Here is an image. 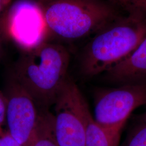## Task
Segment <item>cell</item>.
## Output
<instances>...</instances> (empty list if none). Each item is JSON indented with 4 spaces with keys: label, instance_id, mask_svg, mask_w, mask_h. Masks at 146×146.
I'll return each instance as SVG.
<instances>
[{
    "label": "cell",
    "instance_id": "cell-1",
    "mask_svg": "<svg viewBox=\"0 0 146 146\" xmlns=\"http://www.w3.org/2000/svg\"><path fill=\"white\" fill-rule=\"evenodd\" d=\"M37 6L47 33L64 41L94 35L123 16L108 0H38Z\"/></svg>",
    "mask_w": 146,
    "mask_h": 146
},
{
    "label": "cell",
    "instance_id": "cell-2",
    "mask_svg": "<svg viewBox=\"0 0 146 146\" xmlns=\"http://www.w3.org/2000/svg\"><path fill=\"white\" fill-rule=\"evenodd\" d=\"M70 54L57 42L43 40L25 49L14 64L11 75L36 104H53L67 80Z\"/></svg>",
    "mask_w": 146,
    "mask_h": 146
},
{
    "label": "cell",
    "instance_id": "cell-3",
    "mask_svg": "<svg viewBox=\"0 0 146 146\" xmlns=\"http://www.w3.org/2000/svg\"><path fill=\"white\" fill-rule=\"evenodd\" d=\"M146 36V14L122 16L93 35L80 58L82 74L93 77L127 58Z\"/></svg>",
    "mask_w": 146,
    "mask_h": 146
},
{
    "label": "cell",
    "instance_id": "cell-4",
    "mask_svg": "<svg viewBox=\"0 0 146 146\" xmlns=\"http://www.w3.org/2000/svg\"><path fill=\"white\" fill-rule=\"evenodd\" d=\"M86 104L77 85L67 78L54 101L52 114V135L58 146H86L82 117Z\"/></svg>",
    "mask_w": 146,
    "mask_h": 146
},
{
    "label": "cell",
    "instance_id": "cell-5",
    "mask_svg": "<svg viewBox=\"0 0 146 146\" xmlns=\"http://www.w3.org/2000/svg\"><path fill=\"white\" fill-rule=\"evenodd\" d=\"M146 104V81L126 84L100 91L96 96L94 120L110 132L121 135L127 120L136 108Z\"/></svg>",
    "mask_w": 146,
    "mask_h": 146
},
{
    "label": "cell",
    "instance_id": "cell-6",
    "mask_svg": "<svg viewBox=\"0 0 146 146\" xmlns=\"http://www.w3.org/2000/svg\"><path fill=\"white\" fill-rule=\"evenodd\" d=\"M3 93L7 100V131L21 145L29 146L40 115L37 110L36 103L11 74Z\"/></svg>",
    "mask_w": 146,
    "mask_h": 146
},
{
    "label": "cell",
    "instance_id": "cell-7",
    "mask_svg": "<svg viewBox=\"0 0 146 146\" xmlns=\"http://www.w3.org/2000/svg\"><path fill=\"white\" fill-rule=\"evenodd\" d=\"M105 73L110 81L121 85L146 81V36L131 55Z\"/></svg>",
    "mask_w": 146,
    "mask_h": 146
},
{
    "label": "cell",
    "instance_id": "cell-8",
    "mask_svg": "<svg viewBox=\"0 0 146 146\" xmlns=\"http://www.w3.org/2000/svg\"><path fill=\"white\" fill-rule=\"evenodd\" d=\"M82 117L86 129V146H119L121 135L114 134L99 125L94 120L87 104L84 106Z\"/></svg>",
    "mask_w": 146,
    "mask_h": 146
},
{
    "label": "cell",
    "instance_id": "cell-9",
    "mask_svg": "<svg viewBox=\"0 0 146 146\" xmlns=\"http://www.w3.org/2000/svg\"><path fill=\"white\" fill-rule=\"evenodd\" d=\"M29 146H58L52 135V114H40L36 129Z\"/></svg>",
    "mask_w": 146,
    "mask_h": 146
},
{
    "label": "cell",
    "instance_id": "cell-10",
    "mask_svg": "<svg viewBox=\"0 0 146 146\" xmlns=\"http://www.w3.org/2000/svg\"><path fill=\"white\" fill-rule=\"evenodd\" d=\"M122 146H146V124L141 123L136 127Z\"/></svg>",
    "mask_w": 146,
    "mask_h": 146
},
{
    "label": "cell",
    "instance_id": "cell-11",
    "mask_svg": "<svg viewBox=\"0 0 146 146\" xmlns=\"http://www.w3.org/2000/svg\"><path fill=\"white\" fill-rule=\"evenodd\" d=\"M0 146H25L21 145L8 131L0 130Z\"/></svg>",
    "mask_w": 146,
    "mask_h": 146
},
{
    "label": "cell",
    "instance_id": "cell-12",
    "mask_svg": "<svg viewBox=\"0 0 146 146\" xmlns=\"http://www.w3.org/2000/svg\"><path fill=\"white\" fill-rule=\"evenodd\" d=\"M12 0H0V25H3L4 20L11 7Z\"/></svg>",
    "mask_w": 146,
    "mask_h": 146
},
{
    "label": "cell",
    "instance_id": "cell-13",
    "mask_svg": "<svg viewBox=\"0 0 146 146\" xmlns=\"http://www.w3.org/2000/svg\"><path fill=\"white\" fill-rule=\"evenodd\" d=\"M7 111V100L5 95L0 91V130L2 129V126L5 123Z\"/></svg>",
    "mask_w": 146,
    "mask_h": 146
},
{
    "label": "cell",
    "instance_id": "cell-14",
    "mask_svg": "<svg viewBox=\"0 0 146 146\" xmlns=\"http://www.w3.org/2000/svg\"><path fill=\"white\" fill-rule=\"evenodd\" d=\"M111 3L118 7L123 11L130 14L136 11L134 10L132 5L128 0H108Z\"/></svg>",
    "mask_w": 146,
    "mask_h": 146
},
{
    "label": "cell",
    "instance_id": "cell-15",
    "mask_svg": "<svg viewBox=\"0 0 146 146\" xmlns=\"http://www.w3.org/2000/svg\"><path fill=\"white\" fill-rule=\"evenodd\" d=\"M134 10L146 14V0H128Z\"/></svg>",
    "mask_w": 146,
    "mask_h": 146
},
{
    "label": "cell",
    "instance_id": "cell-16",
    "mask_svg": "<svg viewBox=\"0 0 146 146\" xmlns=\"http://www.w3.org/2000/svg\"><path fill=\"white\" fill-rule=\"evenodd\" d=\"M4 34V28L3 25H0V55L2 49V42Z\"/></svg>",
    "mask_w": 146,
    "mask_h": 146
},
{
    "label": "cell",
    "instance_id": "cell-17",
    "mask_svg": "<svg viewBox=\"0 0 146 146\" xmlns=\"http://www.w3.org/2000/svg\"><path fill=\"white\" fill-rule=\"evenodd\" d=\"M140 119L142 123L146 124V112H145L143 114L141 115L140 117Z\"/></svg>",
    "mask_w": 146,
    "mask_h": 146
}]
</instances>
